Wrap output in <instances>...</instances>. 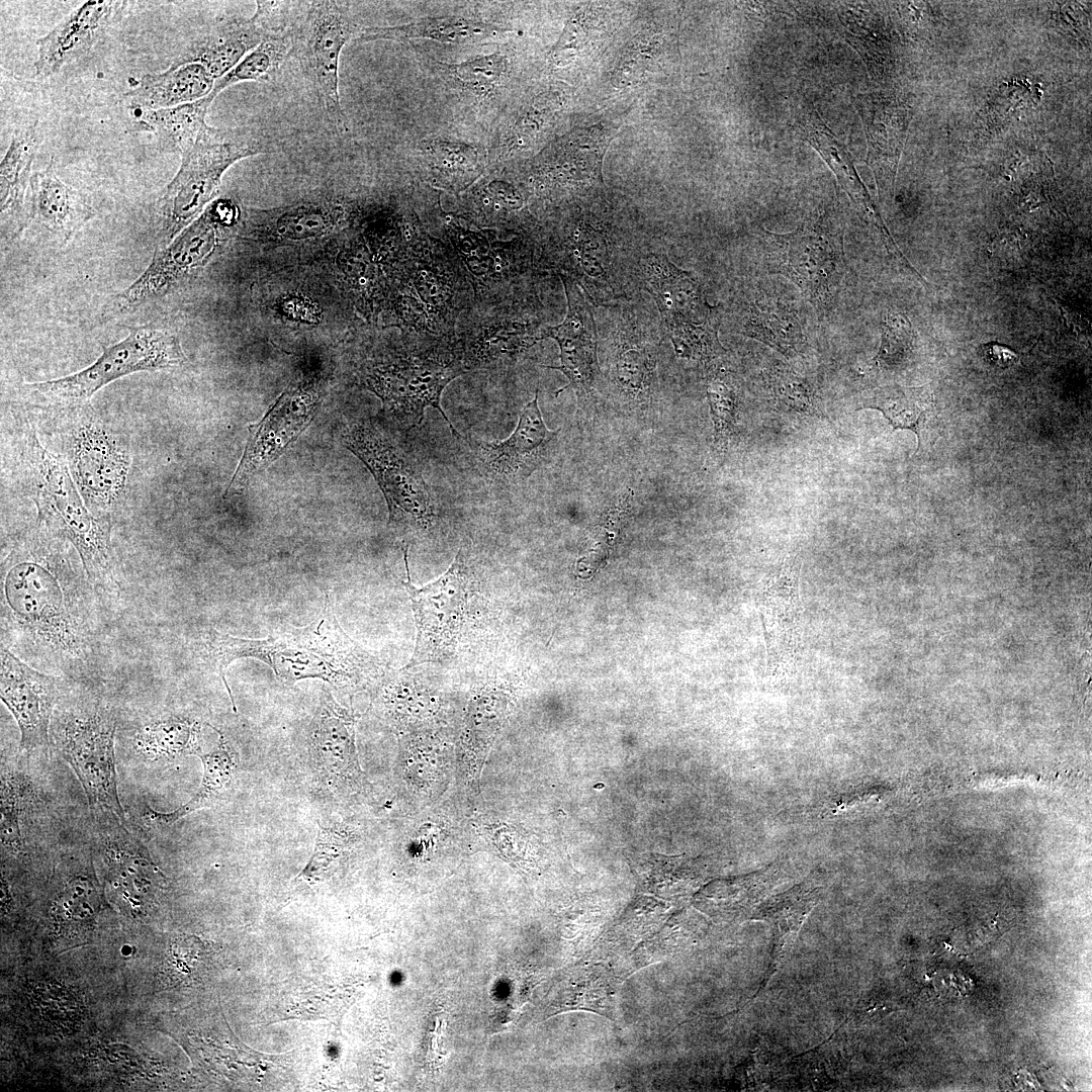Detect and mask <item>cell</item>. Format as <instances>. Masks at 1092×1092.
<instances>
[{
    "mask_svg": "<svg viewBox=\"0 0 1092 1092\" xmlns=\"http://www.w3.org/2000/svg\"><path fill=\"white\" fill-rule=\"evenodd\" d=\"M62 536L36 521L1 563V627L28 652L63 665L84 659L95 637L93 585Z\"/></svg>",
    "mask_w": 1092,
    "mask_h": 1092,
    "instance_id": "cell-1",
    "label": "cell"
},
{
    "mask_svg": "<svg viewBox=\"0 0 1092 1092\" xmlns=\"http://www.w3.org/2000/svg\"><path fill=\"white\" fill-rule=\"evenodd\" d=\"M197 653L216 672L237 712L226 669L237 659L254 658L266 663L277 679L292 686L317 678L339 690L354 689L373 670L371 660L360 651L341 628L326 594L320 615L304 627L276 626L265 639H245L210 627L197 642Z\"/></svg>",
    "mask_w": 1092,
    "mask_h": 1092,
    "instance_id": "cell-2",
    "label": "cell"
},
{
    "mask_svg": "<svg viewBox=\"0 0 1092 1092\" xmlns=\"http://www.w3.org/2000/svg\"><path fill=\"white\" fill-rule=\"evenodd\" d=\"M28 460L36 491L37 521L77 550L96 590L113 589L116 580L110 517H98L88 509L65 461L43 447L34 434L28 441Z\"/></svg>",
    "mask_w": 1092,
    "mask_h": 1092,
    "instance_id": "cell-3",
    "label": "cell"
},
{
    "mask_svg": "<svg viewBox=\"0 0 1092 1092\" xmlns=\"http://www.w3.org/2000/svg\"><path fill=\"white\" fill-rule=\"evenodd\" d=\"M270 142L252 129H218L181 156V165L156 203L161 243L196 219L217 193L221 177L235 163L270 151Z\"/></svg>",
    "mask_w": 1092,
    "mask_h": 1092,
    "instance_id": "cell-4",
    "label": "cell"
},
{
    "mask_svg": "<svg viewBox=\"0 0 1092 1092\" xmlns=\"http://www.w3.org/2000/svg\"><path fill=\"white\" fill-rule=\"evenodd\" d=\"M186 361L179 339L151 326L129 329L122 341L103 347L90 366L76 373L41 382L24 384L34 400L64 407H77L105 385L123 376L179 366Z\"/></svg>",
    "mask_w": 1092,
    "mask_h": 1092,
    "instance_id": "cell-5",
    "label": "cell"
},
{
    "mask_svg": "<svg viewBox=\"0 0 1092 1092\" xmlns=\"http://www.w3.org/2000/svg\"><path fill=\"white\" fill-rule=\"evenodd\" d=\"M361 29L349 6L339 1L303 2L293 24V54L309 80L328 121L339 131L349 130L339 94L340 56Z\"/></svg>",
    "mask_w": 1092,
    "mask_h": 1092,
    "instance_id": "cell-6",
    "label": "cell"
},
{
    "mask_svg": "<svg viewBox=\"0 0 1092 1092\" xmlns=\"http://www.w3.org/2000/svg\"><path fill=\"white\" fill-rule=\"evenodd\" d=\"M116 722L104 708L64 712L56 717L52 735L71 765L94 813L114 815L123 823L114 751Z\"/></svg>",
    "mask_w": 1092,
    "mask_h": 1092,
    "instance_id": "cell-7",
    "label": "cell"
},
{
    "mask_svg": "<svg viewBox=\"0 0 1092 1092\" xmlns=\"http://www.w3.org/2000/svg\"><path fill=\"white\" fill-rule=\"evenodd\" d=\"M461 359L463 353L445 358L441 348L406 353L369 366L364 381L399 423L419 426L425 410L431 406L442 415L455 437L461 438L441 407L445 387L466 372Z\"/></svg>",
    "mask_w": 1092,
    "mask_h": 1092,
    "instance_id": "cell-8",
    "label": "cell"
},
{
    "mask_svg": "<svg viewBox=\"0 0 1092 1092\" xmlns=\"http://www.w3.org/2000/svg\"><path fill=\"white\" fill-rule=\"evenodd\" d=\"M764 260L768 270L794 281L818 308L833 298L843 272V250L838 236L823 219L796 231L765 233Z\"/></svg>",
    "mask_w": 1092,
    "mask_h": 1092,
    "instance_id": "cell-9",
    "label": "cell"
},
{
    "mask_svg": "<svg viewBox=\"0 0 1092 1092\" xmlns=\"http://www.w3.org/2000/svg\"><path fill=\"white\" fill-rule=\"evenodd\" d=\"M239 215L233 200H213L172 243L156 251L144 273L117 295V303L133 307L168 292L204 264L217 244L218 230L233 225Z\"/></svg>",
    "mask_w": 1092,
    "mask_h": 1092,
    "instance_id": "cell-10",
    "label": "cell"
},
{
    "mask_svg": "<svg viewBox=\"0 0 1092 1092\" xmlns=\"http://www.w3.org/2000/svg\"><path fill=\"white\" fill-rule=\"evenodd\" d=\"M65 463L88 509L98 517L109 512L125 489L130 467L122 441L99 420L82 418L67 439Z\"/></svg>",
    "mask_w": 1092,
    "mask_h": 1092,
    "instance_id": "cell-11",
    "label": "cell"
},
{
    "mask_svg": "<svg viewBox=\"0 0 1092 1092\" xmlns=\"http://www.w3.org/2000/svg\"><path fill=\"white\" fill-rule=\"evenodd\" d=\"M344 445L367 467L379 485L389 512L388 524L427 526L434 508L420 470L374 427L353 426Z\"/></svg>",
    "mask_w": 1092,
    "mask_h": 1092,
    "instance_id": "cell-12",
    "label": "cell"
},
{
    "mask_svg": "<svg viewBox=\"0 0 1092 1092\" xmlns=\"http://www.w3.org/2000/svg\"><path fill=\"white\" fill-rule=\"evenodd\" d=\"M406 580L402 581L415 612L417 638L413 656L404 669L441 660L455 645L467 602V567L459 550L450 567L432 582L412 583L407 546L402 547Z\"/></svg>",
    "mask_w": 1092,
    "mask_h": 1092,
    "instance_id": "cell-13",
    "label": "cell"
},
{
    "mask_svg": "<svg viewBox=\"0 0 1092 1092\" xmlns=\"http://www.w3.org/2000/svg\"><path fill=\"white\" fill-rule=\"evenodd\" d=\"M317 389L300 383L287 388L262 420L249 427V437L225 489L224 497L242 493L252 477L279 458L312 420Z\"/></svg>",
    "mask_w": 1092,
    "mask_h": 1092,
    "instance_id": "cell-14",
    "label": "cell"
},
{
    "mask_svg": "<svg viewBox=\"0 0 1092 1092\" xmlns=\"http://www.w3.org/2000/svg\"><path fill=\"white\" fill-rule=\"evenodd\" d=\"M105 827L100 845L110 897L125 914L145 917L158 905L165 877L122 821L114 817Z\"/></svg>",
    "mask_w": 1092,
    "mask_h": 1092,
    "instance_id": "cell-15",
    "label": "cell"
},
{
    "mask_svg": "<svg viewBox=\"0 0 1092 1092\" xmlns=\"http://www.w3.org/2000/svg\"><path fill=\"white\" fill-rule=\"evenodd\" d=\"M0 697L19 727V749L28 754H46L58 697L57 680L24 663L2 645Z\"/></svg>",
    "mask_w": 1092,
    "mask_h": 1092,
    "instance_id": "cell-16",
    "label": "cell"
},
{
    "mask_svg": "<svg viewBox=\"0 0 1092 1092\" xmlns=\"http://www.w3.org/2000/svg\"><path fill=\"white\" fill-rule=\"evenodd\" d=\"M800 559L787 557L760 588L758 609L772 676L793 673L801 641Z\"/></svg>",
    "mask_w": 1092,
    "mask_h": 1092,
    "instance_id": "cell-17",
    "label": "cell"
},
{
    "mask_svg": "<svg viewBox=\"0 0 1092 1092\" xmlns=\"http://www.w3.org/2000/svg\"><path fill=\"white\" fill-rule=\"evenodd\" d=\"M567 299L564 321L543 330L560 348V365L547 368L561 371L578 397L590 392L600 373L597 357V329L594 308L586 292L567 275H560Z\"/></svg>",
    "mask_w": 1092,
    "mask_h": 1092,
    "instance_id": "cell-18",
    "label": "cell"
},
{
    "mask_svg": "<svg viewBox=\"0 0 1092 1092\" xmlns=\"http://www.w3.org/2000/svg\"><path fill=\"white\" fill-rule=\"evenodd\" d=\"M559 431L549 430L535 397L521 411L512 435L503 441L476 443L475 457L484 473L493 479L520 482L547 460Z\"/></svg>",
    "mask_w": 1092,
    "mask_h": 1092,
    "instance_id": "cell-19",
    "label": "cell"
},
{
    "mask_svg": "<svg viewBox=\"0 0 1092 1092\" xmlns=\"http://www.w3.org/2000/svg\"><path fill=\"white\" fill-rule=\"evenodd\" d=\"M124 4L123 1L91 0L75 8L36 40V75L49 77L88 52Z\"/></svg>",
    "mask_w": 1092,
    "mask_h": 1092,
    "instance_id": "cell-20",
    "label": "cell"
},
{
    "mask_svg": "<svg viewBox=\"0 0 1092 1092\" xmlns=\"http://www.w3.org/2000/svg\"><path fill=\"white\" fill-rule=\"evenodd\" d=\"M613 130L593 126L572 131L540 155L539 181L572 186L601 181V165Z\"/></svg>",
    "mask_w": 1092,
    "mask_h": 1092,
    "instance_id": "cell-21",
    "label": "cell"
},
{
    "mask_svg": "<svg viewBox=\"0 0 1092 1092\" xmlns=\"http://www.w3.org/2000/svg\"><path fill=\"white\" fill-rule=\"evenodd\" d=\"M37 122L15 131L0 163L1 239L14 240L30 223L31 165L40 144Z\"/></svg>",
    "mask_w": 1092,
    "mask_h": 1092,
    "instance_id": "cell-22",
    "label": "cell"
},
{
    "mask_svg": "<svg viewBox=\"0 0 1092 1092\" xmlns=\"http://www.w3.org/2000/svg\"><path fill=\"white\" fill-rule=\"evenodd\" d=\"M641 267L647 290L654 297L665 327L677 322L693 324L712 313L714 308L692 273L657 254L647 256Z\"/></svg>",
    "mask_w": 1092,
    "mask_h": 1092,
    "instance_id": "cell-23",
    "label": "cell"
},
{
    "mask_svg": "<svg viewBox=\"0 0 1092 1092\" xmlns=\"http://www.w3.org/2000/svg\"><path fill=\"white\" fill-rule=\"evenodd\" d=\"M30 222L68 242L95 212L86 196L61 181L53 159L48 167L32 174L29 188Z\"/></svg>",
    "mask_w": 1092,
    "mask_h": 1092,
    "instance_id": "cell-24",
    "label": "cell"
},
{
    "mask_svg": "<svg viewBox=\"0 0 1092 1092\" xmlns=\"http://www.w3.org/2000/svg\"><path fill=\"white\" fill-rule=\"evenodd\" d=\"M215 81L199 63L174 62L162 73L141 77L125 97L136 110L174 107L209 95Z\"/></svg>",
    "mask_w": 1092,
    "mask_h": 1092,
    "instance_id": "cell-25",
    "label": "cell"
},
{
    "mask_svg": "<svg viewBox=\"0 0 1092 1092\" xmlns=\"http://www.w3.org/2000/svg\"><path fill=\"white\" fill-rule=\"evenodd\" d=\"M510 30L502 24L465 16L425 17L411 23L361 28L356 42L372 40L411 41L418 38L442 43H473L497 37Z\"/></svg>",
    "mask_w": 1092,
    "mask_h": 1092,
    "instance_id": "cell-26",
    "label": "cell"
},
{
    "mask_svg": "<svg viewBox=\"0 0 1092 1092\" xmlns=\"http://www.w3.org/2000/svg\"><path fill=\"white\" fill-rule=\"evenodd\" d=\"M427 179L436 187L460 192L484 172V153L476 146L445 136L423 140L419 147Z\"/></svg>",
    "mask_w": 1092,
    "mask_h": 1092,
    "instance_id": "cell-27",
    "label": "cell"
},
{
    "mask_svg": "<svg viewBox=\"0 0 1092 1092\" xmlns=\"http://www.w3.org/2000/svg\"><path fill=\"white\" fill-rule=\"evenodd\" d=\"M215 97L211 92L199 100L174 107L138 110L134 127L153 132L165 152L182 156L212 130L213 127L206 123V116Z\"/></svg>",
    "mask_w": 1092,
    "mask_h": 1092,
    "instance_id": "cell-28",
    "label": "cell"
},
{
    "mask_svg": "<svg viewBox=\"0 0 1092 1092\" xmlns=\"http://www.w3.org/2000/svg\"><path fill=\"white\" fill-rule=\"evenodd\" d=\"M354 718L324 689L310 744L315 760L329 777L344 776L354 768Z\"/></svg>",
    "mask_w": 1092,
    "mask_h": 1092,
    "instance_id": "cell-29",
    "label": "cell"
},
{
    "mask_svg": "<svg viewBox=\"0 0 1092 1092\" xmlns=\"http://www.w3.org/2000/svg\"><path fill=\"white\" fill-rule=\"evenodd\" d=\"M217 734L218 741L207 753L200 752L203 775L198 790L183 805L170 812H161L146 806L143 817L148 823L169 826L196 810L209 807L220 800L231 787L237 768V753L223 733L208 724Z\"/></svg>",
    "mask_w": 1092,
    "mask_h": 1092,
    "instance_id": "cell-30",
    "label": "cell"
},
{
    "mask_svg": "<svg viewBox=\"0 0 1092 1092\" xmlns=\"http://www.w3.org/2000/svg\"><path fill=\"white\" fill-rule=\"evenodd\" d=\"M345 213L332 202H304L282 209L247 210L255 232L280 240H303L322 236L339 223Z\"/></svg>",
    "mask_w": 1092,
    "mask_h": 1092,
    "instance_id": "cell-31",
    "label": "cell"
},
{
    "mask_svg": "<svg viewBox=\"0 0 1092 1092\" xmlns=\"http://www.w3.org/2000/svg\"><path fill=\"white\" fill-rule=\"evenodd\" d=\"M200 722L185 716H167L143 725L133 736L134 750L146 760H172L196 755Z\"/></svg>",
    "mask_w": 1092,
    "mask_h": 1092,
    "instance_id": "cell-32",
    "label": "cell"
},
{
    "mask_svg": "<svg viewBox=\"0 0 1092 1092\" xmlns=\"http://www.w3.org/2000/svg\"><path fill=\"white\" fill-rule=\"evenodd\" d=\"M741 333L756 339L787 357L803 347L804 335L794 308L777 299L754 300L745 315Z\"/></svg>",
    "mask_w": 1092,
    "mask_h": 1092,
    "instance_id": "cell-33",
    "label": "cell"
},
{
    "mask_svg": "<svg viewBox=\"0 0 1092 1092\" xmlns=\"http://www.w3.org/2000/svg\"><path fill=\"white\" fill-rule=\"evenodd\" d=\"M102 906L101 894L89 875L71 876L58 891L52 906L55 920L66 931L85 930Z\"/></svg>",
    "mask_w": 1092,
    "mask_h": 1092,
    "instance_id": "cell-34",
    "label": "cell"
},
{
    "mask_svg": "<svg viewBox=\"0 0 1092 1092\" xmlns=\"http://www.w3.org/2000/svg\"><path fill=\"white\" fill-rule=\"evenodd\" d=\"M293 44V28L287 34L261 42L215 81L212 93L217 96L225 88L247 81L271 82L291 55Z\"/></svg>",
    "mask_w": 1092,
    "mask_h": 1092,
    "instance_id": "cell-35",
    "label": "cell"
},
{
    "mask_svg": "<svg viewBox=\"0 0 1092 1092\" xmlns=\"http://www.w3.org/2000/svg\"><path fill=\"white\" fill-rule=\"evenodd\" d=\"M558 108L557 98L549 95L537 97L500 132L493 151L494 159L502 161L532 147L549 128Z\"/></svg>",
    "mask_w": 1092,
    "mask_h": 1092,
    "instance_id": "cell-36",
    "label": "cell"
},
{
    "mask_svg": "<svg viewBox=\"0 0 1092 1092\" xmlns=\"http://www.w3.org/2000/svg\"><path fill=\"white\" fill-rule=\"evenodd\" d=\"M444 74L460 89L475 96L491 95L509 76L510 62L502 52L480 55L460 63H440Z\"/></svg>",
    "mask_w": 1092,
    "mask_h": 1092,
    "instance_id": "cell-37",
    "label": "cell"
},
{
    "mask_svg": "<svg viewBox=\"0 0 1092 1092\" xmlns=\"http://www.w3.org/2000/svg\"><path fill=\"white\" fill-rule=\"evenodd\" d=\"M861 407H871L882 412L894 430L908 429L913 431L917 435L919 444L921 431L925 427L932 410L931 403L922 398L915 390L906 393L892 389L879 392L874 397L866 400Z\"/></svg>",
    "mask_w": 1092,
    "mask_h": 1092,
    "instance_id": "cell-38",
    "label": "cell"
},
{
    "mask_svg": "<svg viewBox=\"0 0 1092 1092\" xmlns=\"http://www.w3.org/2000/svg\"><path fill=\"white\" fill-rule=\"evenodd\" d=\"M768 383L776 402L786 412L807 417L823 415L819 396L811 384L797 373L775 367L768 373Z\"/></svg>",
    "mask_w": 1092,
    "mask_h": 1092,
    "instance_id": "cell-39",
    "label": "cell"
},
{
    "mask_svg": "<svg viewBox=\"0 0 1092 1092\" xmlns=\"http://www.w3.org/2000/svg\"><path fill=\"white\" fill-rule=\"evenodd\" d=\"M681 357L707 361L724 352L718 339V321L711 313L702 325L677 322L665 327Z\"/></svg>",
    "mask_w": 1092,
    "mask_h": 1092,
    "instance_id": "cell-40",
    "label": "cell"
},
{
    "mask_svg": "<svg viewBox=\"0 0 1092 1092\" xmlns=\"http://www.w3.org/2000/svg\"><path fill=\"white\" fill-rule=\"evenodd\" d=\"M707 398L715 430L714 443L724 453L735 423L737 395L725 381L713 379L707 386Z\"/></svg>",
    "mask_w": 1092,
    "mask_h": 1092,
    "instance_id": "cell-41",
    "label": "cell"
},
{
    "mask_svg": "<svg viewBox=\"0 0 1092 1092\" xmlns=\"http://www.w3.org/2000/svg\"><path fill=\"white\" fill-rule=\"evenodd\" d=\"M346 846L344 835L331 827H318L313 853L298 878L308 883L321 882L342 856Z\"/></svg>",
    "mask_w": 1092,
    "mask_h": 1092,
    "instance_id": "cell-42",
    "label": "cell"
},
{
    "mask_svg": "<svg viewBox=\"0 0 1092 1092\" xmlns=\"http://www.w3.org/2000/svg\"><path fill=\"white\" fill-rule=\"evenodd\" d=\"M476 197L479 199V208L484 213L500 218L502 214L516 210L522 206V197L518 190L510 183L493 179L485 180L478 187Z\"/></svg>",
    "mask_w": 1092,
    "mask_h": 1092,
    "instance_id": "cell-43",
    "label": "cell"
},
{
    "mask_svg": "<svg viewBox=\"0 0 1092 1092\" xmlns=\"http://www.w3.org/2000/svg\"><path fill=\"white\" fill-rule=\"evenodd\" d=\"M910 341L907 320L901 314H889L884 322L883 341L878 358L884 365L898 364L905 356Z\"/></svg>",
    "mask_w": 1092,
    "mask_h": 1092,
    "instance_id": "cell-44",
    "label": "cell"
},
{
    "mask_svg": "<svg viewBox=\"0 0 1092 1092\" xmlns=\"http://www.w3.org/2000/svg\"><path fill=\"white\" fill-rule=\"evenodd\" d=\"M984 352L988 360L1000 367H1008L1016 360L1012 351L1000 345H989L985 347Z\"/></svg>",
    "mask_w": 1092,
    "mask_h": 1092,
    "instance_id": "cell-45",
    "label": "cell"
}]
</instances>
